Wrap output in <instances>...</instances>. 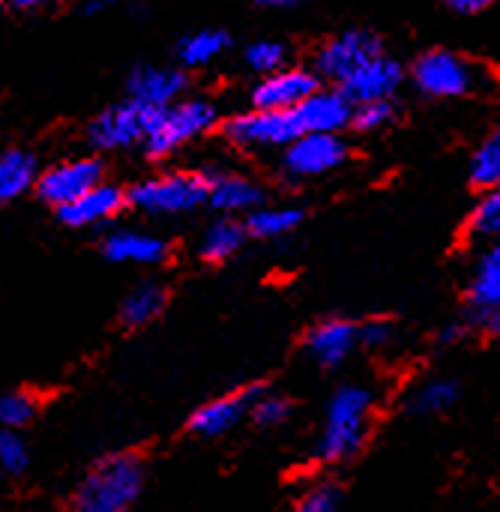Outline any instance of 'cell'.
Listing matches in <instances>:
<instances>
[{
	"mask_svg": "<svg viewBox=\"0 0 500 512\" xmlns=\"http://www.w3.org/2000/svg\"><path fill=\"white\" fill-rule=\"evenodd\" d=\"M381 54V42L378 36H372L369 30H345L333 39H327L318 54H315V69L324 78L333 81H345L348 75H354L363 63H369L372 57Z\"/></svg>",
	"mask_w": 500,
	"mask_h": 512,
	"instance_id": "cell-9",
	"label": "cell"
},
{
	"mask_svg": "<svg viewBox=\"0 0 500 512\" xmlns=\"http://www.w3.org/2000/svg\"><path fill=\"white\" fill-rule=\"evenodd\" d=\"M258 3L267 9H294V6H303L306 0H258Z\"/></svg>",
	"mask_w": 500,
	"mask_h": 512,
	"instance_id": "cell-38",
	"label": "cell"
},
{
	"mask_svg": "<svg viewBox=\"0 0 500 512\" xmlns=\"http://www.w3.org/2000/svg\"><path fill=\"white\" fill-rule=\"evenodd\" d=\"M390 336H393V327L387 321H366L360 327V345L366 348H381L390 342Z\"/></svg>",
	"mask_w": 500,
	"mask_h": 512,
	"instance_id": "cell-35",
	"label": "cell"
},
{
	"mask_svg": "<svg viewBox=\"0 0 500 512\" xmlns=\"http://www.w3.org/2000/svg\"><path fill=\"white\" fill-rule=\"evenodd\" d=\"M225 135L237 147L249 150H267V147H288L303 135L297 111H267L252 108L246 114H237L225 123Z\"/></svg>",
	"mask_w": 500,
	"mask_h": 512,
	"instance_id": "cell-6",
	"label": "cell"
},
{
	"mask_svg": "<svg viewBox=\"0 0 500 512\" xmlns=\"http://www.w3.org/2000/svg\"><path fill=\"white\" fill-rule=\"evenodd\" d=\"M360 345V327L351 324V321H342V318H333V321H324L318 324L309 336H306V351L309 357L318 363V366H339L345 363L354 348Z\"/></svg>",
	"mask_w": 500,
	"mask_h": 512,
	"instance_id": "cell-16",
	"label": "cell"
},
{
	"mask_svg": "<svg viewBox=\"0 0 500 512\" xmlns=\"http://www.w3.org/2000/svg\"><path fill=\"white\" fill-rule=\"evenodd\" d=\"M228 45H231V39H228L225 30H219V27H204V30H195V33H189L186 39H180L177 54H180L183 66H207V63H213L216 57H222V54L228 51Z\"/></svg>",
	"mask_w": 500,
	"mask_h": 512,
	"instance_id": "cell-22",
	"label": "cell"
},
{
	"mask_svg": "<svg viewBox=\"0 0 500 512\" xmlns=\"http://www.w3.org/2000/svg\"><path fill=\"white\" fill-rule=\"evenodd\" d=\"M36 396H30L27 390H12L0 396V426L18 432L21 426H27L36 417Z\"/></svg>",
	"mask_w": 500,
	"mask_h": 512,
	"instance_id": "cell-27",
	"label": "cell"
},
{
	"mask_svg": "<svg viewBox=\"0 0 500 512\" xmlns=\"http://www.w3.org/2000/svg\"><path fill=\"white\" fill-rule=\"evenodd\" d=\"M102 162L99 159H66V162H57L51 165L48 171L39 174L36 180V195L63 210L69 207L72 201H78L81 195H87L90 189H96L102 180Z\"/></svg>",
	"mask_w": 500,
	"mask_h": 512,
	"instance_id": "cell-8",
	"label": "cell"
},
{
	"mask_svg": "<svg viewBox=\"0 0 500 512\" xmlns=\"http://www.w3.org/2000/svg\"><path fill=\"white\" fill-rule=\"evenodd\" d=\"M255 399H258V390H237L222 399H213L192 414L189 429L201 438H219V435L231 432L243 417L252 414Z\"/></svg>",
	"mask_w": 500,
	"mask_h": 512,
	"instance_id": "cell-14",
	"label": "cell"
},
{
	"mask_svg": "<svg viewBox=\"0 0 500 512\" xmlns=\"http://www.w3.org/2000/svg\"><path fill=\"white\" fill-rule=\"evenodd\" d=\"M300 219H303V213L297 207H258L249 213L246 231L261 240H276V237L291 234L300 225Z\"/></svg>",
	"mask_w": 500,
	"mask_h": 512,
	"instance_id": "cell-24",
	"label": "cell"
},
{
	"mask_svg": "<svg viewBox=\"0 0 500 512\" xmlns=\"http://www.w3.org/2000/svg\"><path fill=\"white\" fill-rule=\"evenodd\" d=\"M213 123H216V105H210L204 99L174 102L156 114V120L144 138V150L153 159L171 156L174 150L186 147L189 141H195L207 129H213Z\"/></svg>",
	"mask_w": 500,
	"mask_h": 512,
	"instance_id": "cell-4",
	"label": "cell"
},
{
	"mask_svg": "<svg viewBox=\"0 0 500 512\" xmlns=\"http://www.w3.org/2000/svg\"><path fill=\"white\" fill-rule=\"evenodd\" d=\"M0 3H3V0H0Z\"/></svg>",
	"mask_w": 500,
	"mask_h": 512,
	"instance_id": "cell-41",
	"label": "cell"
},
{
	"mask_svg": "<svg viewBox=\"0 0 500 512\" xmlns=\"http://www.w3.org/2000/svg\"><path fill=\"white\" fill-rule=\"evenodd\" d=\"M402 84V66L384 54L372 57L369 63H363L354 75H348L342 81V93L363 105V102H381V99H390L396 93V87Z\"/></svg>",
	"mask_w": 500,
	"mask_h": 512,
	"instance_id": "cell-12",
	"label": "cell"
},
{
	"mask_svg": "<svg viewBox=\"0 0 500 512\" xmlns=\"http://www.w3.org/2000/svg\"><path fill=\"white\" fill-rule=\"evenodd\" d=\"M15 6H21V9H33V6H42V3H48V0H12Z\"/></svg>",
	"mask_w": 500,
	"mask_h": 512,
	"instance_id": "cell-40",
	"label": "cell"
},
{
	"mask_svg": "<svg viewBox=\"0 0 500 512\" xmlns=\"http://www.w3.org/2000/svg\"><path fill=\"white\" fill-rule=\"evenodd\" d=\"M471 180L480 189L500 186V126H495L471 159Z\"/></svg>",
	"mask_w": 500,
	"mask_h": 512,
	"instance_id": "cell-26",
	"label": "cell"
},
{
	"mask_svg": "<svg viewBox=\"0 0 500 512\" xmlns=\"http://www.w3.org/2000/svg\"><path fill=\"white\" fill-rule=\"evenodd\" d=\"M108 6H114V0H87L84 12H87V15H99V12H105Z\"/></svg>",
	"mask_w": 500,
	"mask_h": 512,
	"instance_id": "cell-39",
	"label": "cell"
},
{
	"mask_svg": "<svg viewBox=\"0 0 500 512\" xmlns=\"http://www.w3.org/2000/svg\"><path fill=\"white\" fill-rule=\"evenodd\" d=\"M369 417H372V393L366 387H342L327 405L318 456L324 462H342L354 456L363 447Z\"/></svg>",
	"mask_w": 500,
	"mask_h": 512,
	"instance_id": "cell-2",
	"label": "cell"
},
{
	"mask_svg": "<svg viewBox=\"0 0 500 512\" xmlns=\"http://www.w3.org/2000/svg\"><path fill=\"white\" fill-rule=\"evenodd\" d=\"M144 486V465L132 453L96 462L72 495V512H126Z\"/></svg>",
	"mask_w": 500,
	"mask_h": 512,
	"instance_id": "cell-1",
	"label": "cell"
},
{
	"mask_svg": "<svg viewBox=\"0 0 500 512\" xmlns=\"http://www.w3.org/2000/svg\"><path fill=\"white\" fill-rule=\"evenodd\" d=\"M468 297L483 315L500 306V240H495L480 255L474 276H471V285H468Z\"/></svg>",
	"mask_w": 500,
	"mask_h": 512,
	"instance_id": "cell-21",
	"label": "cell"
},
{
	"mask_svg": "<svg viewBox=\"0 0 500 512\" xmlns=\"http://www.w3.org/2000/svg\"><path fill=\"white\" fill-rule=\"evenodd\" d=\"M318 90V78L309 69H279L252 90V105L267 111H297Z\"/></svg>",
	"mask_w": 500,
	"mask_h": 512,
	"instance_id": "cell-11",
	"label": "cell"
},
{
	"mask_svg": "<svg viewBox=\"0 0 500 512\" xmlns=\"http://www.w3.org/2000/svg\"><path fill=\"white\" fill-rule=\"evenodd\" d=\"M339 510V498L333 486H318L312 492L303 495V501L297 504L294 512H336Z\"/></svg>",
	"mask_w": 500,
	"mask_h": 512,
	"instance_id": "cell-34",
	"label": "cell"
},
{
	"mask_svg": "<svg viewBox=\"0 0 500 512\" xmlns=\"http://www.w3.org/2000/svg\"><path fill=\"white\" fill-rule=\"evenodd\" d=\"M285 57H288V45H285V42H276V39H261V42H252V45L246 48V63H249V69L264 72V75L279 72V66L285 63Z\"/></svg>",
	"mask_w": 500,
	"mask_h": 512,
	"instance_id": "cell-30",
	"label": "cell"
},
{
	"mask_svg": "<svg viewBox=\"0 0 500 512\" xmlns=\"http://www.w3.org/2000/svg\"><path fill=\"white\" fill-rule=\"evenodd\" d=\"M396 108L390 99H381V102H363L357 105L354 111V126L363 129V132H375V129H384L390 120H393Z\"/></svg>",
	"mask_w": 500,
	"mask_h": 512,
	"instance_id": "cell-32",
	"label": "cell"
},
{
	"mask_svg": "<svg viewBox=\"0 0 500 512\" xmlns=\"http://www.w3.org/2000/svg\"><path fill=\"white\" fill-rule=\"evenodd\" d=\"M210 198V180L195 171H174L141 180L129 192V204L150 216H174L201 207Z\"/></svg>",
	"mask_w": 500,
	"mask_h": 512,
	"instance_id": "cell-3",
	"label": "cell"
},
{
	"mask_svg": "<svg viewBox=\"0 0 500 512\" xmlns=\"http://www.w3.org/2000/svg\"><path fill=\"white\" fill-rule=\"evenodd\" d=\"M291 414V405L282 396H258L252 405V417L258 426H282Z\"/></svg>",
	"mask_w": 500,
	"mask_h": 512,
	"instance_id": "cell-33",
	"label": "cell"
},
{
	"mask_svg": "<svg viewBox=\"0 0 500 512\" xmlns=\"http://www.w3.org/2000/svg\"><path fill=\"white\" fill-rule=\"evenodd\" d=\"M165 309V288L156 282H141L138 288L129 291V297L123 300V324L129 327H144L150 324L159 312Z\"/></svg>",
	"mask_w": 500,
	"mask_h": 512,
	"instance_id": "cell-23",
	"label": "cell"
},
{
	"mask_svg": "<svg viewBox=\"0 0 500 512\" xmlns=\"http://www.w3.org/2000/svg\"><path fill=\"white\" fill-rule=\"evenodd\" d=\"M186 90V72L171 66H138L129 75V99L150 108H168Z\"/></svg>",
	"mask_w": 500,
	"mask_h": 512,
	"instance_id": "cell-15",
	"label": "cell"
},
{
	"mask_svg": "<svg viewBox=\"0 0 500 512\" xmlns=\"http://www.w3.org/2000/svg\"><path fill=\"white\" fill-rule=\"evenodd\" d=\"M495 0H447L450 9L462 12V15H474V12H483L486 6H492Z\"/></svg>",
	"mask_w": 500,
	"mask_h": 512,
	"instance_id": "cell-36",
	"label": "cell"
},
{
	"mask_svg": "<svg viewBox=\"0 0 500 512\" xmlns=\"http://www.w3.org/2000/svg\"><path fill=\"white\" fill-rule=\"evenodd\" d=\"M126 201H129V195L123 189H117L111 183H99L96 189H90L87 195H81L78 201H72L69 207H63L57 213L72 228H93V225L114 219Z\"/></svg>",
	"mask_w": 500,
	"mask_h": 512,
	"instance_id": "cell-17",
	"label": "cell"
},
{
	"mask_svg": "<svg viewBox=\"0 0 500 512\" xmlns=\"http://www.w3.org/2000/svg\"><path fill=\"white\" fill-rule=\"evenodd\" d=\"M246 234H249V231H246L243 225H237V222H231V219H222V222L210 225V231L204 234V240H201V255H204L207 261H228L231 255H237V249L243 246Z\"/></svg>",
	"mask_w": 500,
	"mask_h": 512,
	"instance_id": "cell-25",
	"label": "cell"
},
{
	"mask_svg": "<svg viewBox=\"0 0 500 512\" xmlns=\"http://www.w3.org/2000/svg\"><path fill=\"white\" fill-rule=\"evenodd\" d=\"M348 159V147L339 135H318V132H306L300 135L294 144L285 147V171L291 177H321L336 171L342 162Z\"/></svg>",
	"mask_w": 500,
	"mask_h": 512,
	"instance_id": "cell-10",
	"label": "cell"
},
{
	"mask_svg": "<svg viewBox=\"0 0 500 512\" xmlns=\"http://www.w3.org/2000/svg\"><path fill=\"white\" fill-rule=\"evenodd\" d=\"M105 255L117 264H138V267H150L165 261L168 246L165 240H159L156 234L147 231H114L105 237Z\"/></svg>",
	"mask_w": 500,
	"mask_h": 512,
	"instance_id": "cell-18",
	"label": "cell"
},
{
	"mask_svg": "<svg viewBox=\"0 0 500 512\" xmlns=\"http://www.w3.org/2000/svg\"><path fill=\"white\" fill-rule=\"evenodd\" d=\"M414 81L426 96L453 99L465 96L477 84V69L453 51H426L414 63Z\"/></svg>",
	"mask_w": 500,
	"mask_h": 512,
	"instance_id": "cell-7",
	"label": "cell"
},
{
	"mask_svg": "<svg viewBox=\"0 0 500 512\" xmlns=\"http://www.w3.org/2000/svg\"><path fill=\"white\" fill-rule=\"evenodd\" d=\"M39 180V162L30 150L9 147L0 150V204L21 198Z\"/></svg>",
	"mask_w": 500,
	"mask_h": 512,
	"instance_id": "cell-19",
	"label": "cell"
},
{
	"mask_svg": "<svg viewBox=\"0 0 500 512\" xmlns=\"http://www.w3.org/2000/svg\"><path fill=\"white\" fill-rule=\"evenodd\" d=\"M468 228L477 240H500V186L489 189V195L477 204Z\"/></svg>",
	"mask_w": 500,
	"mask_h": 512,
	"instance_id": "cell-28",
	"label": "cell"
},
{
	"mask_svg": "<svg viewBox=\"0 0 500 512\" xmlns=\"http://www.w3.org/2000/svg\"><path fill=\"white\" fill-rule=\"evenodd\" d=\"M453 402H456V384H450V381H429V384H423L414 393L411 408L417 414H429L432 417V414H444Z\"/></svg>",
	"mask_w": 500,
	"mask_h": 512,
	"instance_id": "cell-29",
	"label": "cell"
},
{
	"mask_svg": "<svg viewBox=\"0 0 500 512\" xmlns=\"http://www.w3.org/2000/svg\"><path fill=\"white\" fill-rule=\"evenodd\" d=\"M303 135H339L345 126L354 123V102L342 90H315L300 108H297Z\"/></svg>",
	"mask_w": 500,
	"mask_h": 512,
	"instance_id": "cell-13",
	"label": "cell"
},
{
	"mask_svg": "<svg viewBox=\"0 0 500 512\" xmlns=\"http://www.w3.org/2000/svg\"><path fill=\"white\" fill-rule=\"evenodd\" d=\"M159 111L162 108H150L138 99L117 102L93 117V123L87 126V141L96 150H123L138 141L144 144Z\"/></svg>",
	"mask_w": 500,
	"mask_h": 512,
	"instance_id": "cell-5",
	"label": "cell"
},
{
	"mask_svg": "<svg viewBox=\"0 0 500 512\" xmlns=\"http://www.w3.org/2000/svg\"><path fill=\"white\" fill-rule=\"evenodd\" d=\"M486 330L492 333V336H500V306H495V309H489L486 315Z\"/></svg>",
	"mask_w": 500,
	"mask_h": 512,
	"instance_id": "cell-37",
	"label": "cell"
},
{
	"mask_svg": "<svg viewBox=\"0 0 500 512\" xmlns=\"http://www.w3.org/2000/svg\"><path fill=\"white\" fill-rule=\"evenodd\" d=\"M0 468L12 477H18L27 468V447L12 429L0 432Z\"/></svg>",
	"mask_w": 500,
	"mask_h": 512,
	"instance_id": "cell-31",
	"label": "cell"
},
{
	"mask_svg": "<svg viewBox=\"0 0 500 512\" xmlns=\"http://www.w3.org/2000/svg\"><path fill=\"white\" fill-rule=\"evenodd\" d=\"M261 186H255L252 180L240 177V174H222L210 180V204L222 213H246V210H258L261 204Z\"/></svg>",
	"mask_w": 500,
	"mask_h": 512,
	"instance_id": "cell-20",
	"label": "cell"
}]
</instances>
